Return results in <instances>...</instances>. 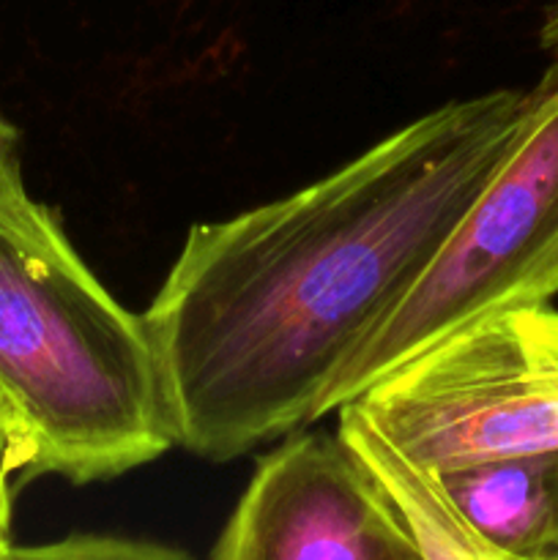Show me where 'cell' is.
Wrapping results in <instances>:
<instances>
[{"mask_svg": "<svg viewBox=\"0 0 558 560\" xmlns=\"http://www.w3.org/2000/svg\"><path fill=\"white\" fill-rule=\"evenodd\" d=\"M542 47L553 55L558 52V0L547 3L545 25H542Z\"/></svg>", "mask_w": 558, "mask_h": 560, "instance_id": "8fae6325", "label": "cell"}, {"mask_svg": "<svg viewBox=\"0 0 558 560\" xmlns=\"http://www.w3.org/2000/svg\"><path fill=\"white\" fill-rule=\"evenodd\" d=\"M528 88L449 102L268 206L189 230L142 315L175 446L213 463L317 421L512 145Z\"/></svg>", "mask_w": 558, "mask_h": 560, "instance_id": "6da1fadb", "label": "cell"}, {"mask_svg": "<svg viewBox=\"0 0 558 560\" xmlns=\"http://www.w3.org/2000/svg\"><path fill=\"white\" fill-rule=\"evenodd\" d=\"M350 405L432 476L558 448V310L460 328Z\"/></svg>", "mask_w": 558, "mask_h": 560, "instance_id": "277c9868", "label": "cell"}, {"mask_svg": "<svg viewBox=\"0 0 558 560\" xmlns=\"http://www.w3.org/2000/svg\"><path fill=\"white\" fill-rule=\"evenodd\" d=\"M339 441L364 465L372 479L383 487L408 528L414 530L425 560H558V558H520L481 539L457 509L443 495L432 474L416 468L414 463L394 452L364 416L345 402L337 408Z\"/></svg>", "mask_w": 558, "mask_h": 560, "instance_id": "52a82bcc", "label": "cell"}, {"mask_svg": "<svg viewBox=\"0 0 558 560\" xmlns=\"http://www.w3.org/2000/svg\"><path fill=\"white\" fill-rule=\"evenodd\" d=\"M20 140L9 120L0 115V206L27 197L20 173Z\"/></svg>", "mask_w": 558, "mask_h": 560, "instance_id": "30bf717a", "label": "cell"}, {"mask_svg": "<svg viewBox=\"0 0 558 560\" xmlns=\"http://www.w3.org/2000/svg\"><path fill=\"white\" fill-rule=\"evenodd\" d=\"M3 560H191L175 547L156 541L120 539V536H66L47 545L14 547Z\"/></svg>", "mask_w": 558, "mask_h": 560, "instance_id": "ba28073f", "label": "cell"}, {"mask_svg": "<svg viewBox=\"0 0 558 560\" xmlns=\"http://www.w3.org/2000/svg\"><path fill=\"white\" fill-rule=\"evenodd\" d=\"M31 441H27L16 413L11 410L9 399L0 392V476L14 479L20 474L22 479H27V474H31Z\"/></svg>", "mask_w": 558, "mask_h": 560, "instance_id": "9c48e42d", "label": "cell"}, {"mask_svg": "<svg viewBox=\"0 0 558 560\" xmlns=\"http://www.w3.org/2000/svg\"><path fill=\"white\" fill-rule=\"evenodd\" d=\"M0 541H11V479L0 476Z\"/></svg>", "mask_w": 558, "mask_h": 560, "instance_id": "7c38bea8", "label": "cell"}, {"mask_svg": "<svg viewBox=\"0 0 558 560\" xmlns=\"http://www.w3.org/2000/svg\"><path fill=\"white\" fill-rule=\"evenodd\" d=\"M0 392L31 441L27 479L91 485L175 446L146 320L31 197L0 206Z\"/></svg>", "mask_w": 558, "mask_h": 560, "instance_id": "7a4b0ae2", "label": "cell"}, {"mask_svg": "<svg viewBox=\"0 0 558 560\" xmlns=\"http://www.w3.org/2000/svg\"><path fill=\"white\" fill-rule=\"evenodd\" d=\"M460 517L520 558H558V448L435 476Z\"/></svg>", "mask_w": 558, "mask_h": 560, "instance_id": "8992f818", "label": "cell"}, {"mask_svg": "<svg viewBox=\"0 0 558 560\" xmlns=\"http://www.w3.org/2000/svg\"><path fill=\"white\" fill-rule=\"evenodd\" d=\"M211 560H425L339 435H288L257 463Z\"/></svg>", "mask_w": 558, "mask_h": 560, "instance_id": "5b68a950", "label": "cell"}, {"mask_svg": "<svg viewBox=\"0 0 558 560\" xmlns=\"http://www.w3.org/2000/svg\"><path fill=\"white\" fill-rule=\"evenodd\" d=\"M9 547H11V541H0V560L5 558V550H9Z\"/></svg>", "mask_w": 558, "mask_h": 560, "instance_id": "4fadbf2b", "label": "cell"}, {"mask_svg": "<svg viewBox=\"0 0 558 560\" xmlns=\"http://www.w3.org/2000/svg\"><path fill=\"white\" fill-rule=\"evenodd\" d=\"M558 295V52L512 145L408 293L345 361L317 419L361 397L460 328L550 306Z\"/></svg>", "mask_w": 558, "mask_h": 560, "instance_id": "3957f363", "label": "cell"}]
</instances>
